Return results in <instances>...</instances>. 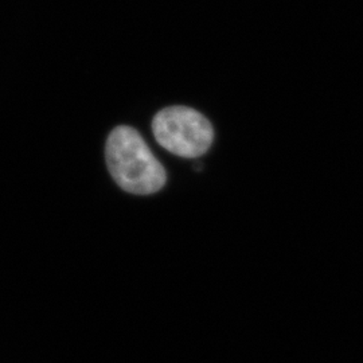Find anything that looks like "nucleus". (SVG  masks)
<instances>
[{
    "mask_svg": "<svg viewBox=\"0 0 363 363\" xmlns=\"http://www.w3.org/2000/svg\"><path fill=\"white\" fill-rule=\"evenodd\" d=\"M105 160L118 187L135 195L155 194L167 175L142 135L128 125H118L106 139Z\"/></svg>",
    "mask_w": 363,
    "mask_h": 363,
    "instance_id": "f257e3e1",
    "label": "nucleus"
},
{
    "mask_svg": "<svg viewBox=\"0 0 363 363\" xmlns=\"http://www.w3.org/2000/svg\"><path fill=\"white\" fill-rule=\"evenodd\" d=\"M156 142L181 157L205 155L214 140V130L206 117L189 106H169L152 120Z\"/></svg>",
    "mask_w": 363,
    "mask_h": 363,
    "instance_id": "f03ea898",
    "label": "nucleus"
}]
</instances>
